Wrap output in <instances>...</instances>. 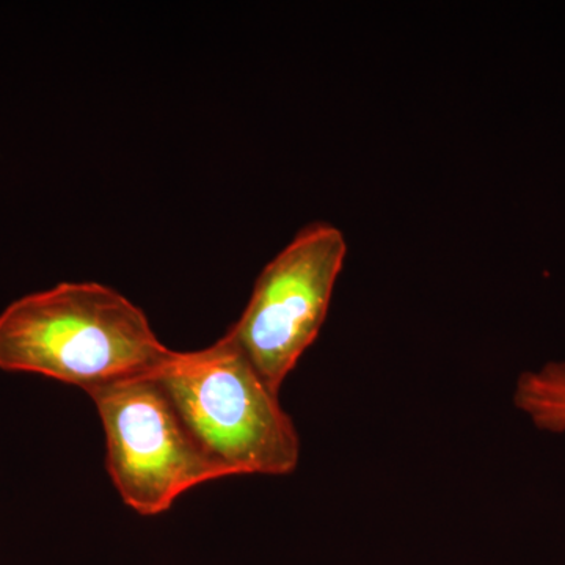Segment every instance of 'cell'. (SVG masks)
Instances as JSON below:
<instances>
[{"label": "cell", "instance_id": "obj_3", "mask_svg": "<svg viewBox=\"0 0 565 565\" xmlns=\"http://www.w3.org/2000/svg\"><path fill=\"white\" fill-rule=\"evenodd\" d=\"M88 396L106 434L107 471L137 514H162L193 487L234 476L196 441L152 375Z\"/></svg>", "mask_w": 565, "mask_h": 565}, {"label": "cell", "instance_id": "obj_2", "mask_svg": "<svg viewBox=\"0 0 565 565\" xmlns=\"http://www.w3.org/2000/svg\"><path fill=\"white\" fill-rule=\"evenodd\" d=\"M152 377L196 441L234 476L296 470L300 438L291 416L226 334L202 351H173Z\"/></svg>", "mask_w": 565, "mask_h": 565}, {"label": "cell", "instance_id": "obj_1", "mask_svg": "<svg viewBox=\"0 0 565 565\" xmlns=\"http://www.w3.org/2000/svg\"><path fill=\"white\" fill-rule=\"evenodd\" d=\"M172 353L139 307L99 282H61L0 313V371L44 375L85 393L150 377Z\"/></svg>", "mask_w": 565, "mask_h": 565}, {"label": "cell", "instance_id": "obj_4", "mask_svg": "<svg viewBox=\"0 0 565 565\" xmlns=\"http://www.w3.org/2000/svg\"><path fill=\"white\" fill-rule=\"evenodd\" d=\"M345 253L344 234L333 225L305 226L264 267L243 316L226 333L277 393L321 332Z\"/></svg>", "mask_w": 565, "mask_h": 565}, {"label": "cell", "instance_id": "obj_5", "mask_svg": "<svg viewBox=\"0 0 565 565\" xmlns=\"http://www.w3.org/2000/svg\"><path fill=\"white\" fill-rule=\"evenodd\" d=\"M514 403L539 429L565 433V362H550L520 375Z\"/></svg>", "mask_w": 565, "mask_h": 565}]
</instances>
